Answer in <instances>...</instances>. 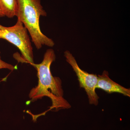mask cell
I'll list each match as a JSON object with an SVG mask.
<instances>
[{"mask_svg":"<svg viewBox=\"0 0 130 130\" xmlns=\"http://www.w3.org/2000/svg\"><path fill=\"white\" fill-rule=\"evenodd\" d=\"M55 59L54 51L52 49H49L44 54L41 63L30 64L36 69L38 80V85L31 89L29 96L30 102L42 99L44 96L49 98L52 105L49 110L55 109L57 111L68 109L71 107V106L63 98L64 91L61 80L60 78L53 76L51 74L50 67Z\"/></svg>","mask_w":130,"mask_h":130,"instance_id":"6da1fadb","label":"cell"},{"mask_svg":"<svg viewBox=\"0 0 130 130\" xmlns=\"http://www.w3.org/2000/svg\"><path fill=\"white\" fill-rule=\"evenodd\" d=\"M17 1L18 20L27 29L37 49H40L43 45L54 46V42L53 40L46 36L40 29V16H47L41 0H17Z\"/></svg>","mask_w":130,"mask_h":130,"instance_id":"7a4b0ae2","label":"cell"},{"mask_svg":"<svg viewBox=\"0 0 130 130\" xmlns=\"http://www.w3.org/2000/svg\"><path fill=\"white\" fill-rule=\"evenodd\" d=\"M28 31L19 20L15 25L11 27L3 26L0 30V39L7 40L14 44L20 50L21 58H15L19 62L34 63L33 48Z\"/></svg>","mask_w":130,"mask_h":130,"instance_id":"3957f363","label":"cell"},{"mask_svg":"<svg viewBox=\"0 0 130 130\" xmlns=\"http://www.w3.org/2000/svg\"><path fill=\"white\" fill-rule=\"evenodd\" d=\"M64 56L67 61L71 66L76 73L79 81V86L81 88H83L86 91L90 104L97 106L99 98L95 92L98 76L96 74H89L81 70L75 58L70 51H65Z\"/></svg>","mask_w":130,"mask_h":130,"instance_id":"277c9868","label":"cell"},{"mask_svg":"<svg viewBox=\"0 0 130 130\" xmlns=\"http://www.w3.org/2000/svg\"><path fill=\"white\" fill-rule=\"evenodd\" d=\"M96 88L102 89L108 93H117L130 97V90L115 83L109 77L108 72L105 71L102 75L98 76Z\"/></svg>","mask_w":130,"mask_h":130,"instance_id":"5b68a950","label":"cell"},{"mask_svg":"<svg viewBox=\"0 0 130 130\" xmlns=\"http://www.w3.org/2000/svg\"><path fill=\"white\" fill-rule=\"evenodd\" d=\"M17 0H0V10L5 16L9 18L17 15Z\"/></svg>","mask_w":130,"mask_h":130,"instance_id":"8992f818","label":"cell"},{"mask_svg":"<svg viewBox=\"0 0 130 130\" xmlns=\"http://www.w3.org/2000/svg\"><path fill=\"white\" fill-rule=\"evenodd\" d=\"M1 52L0 51V70L2 69H7L8 70L13 71L17 69L16 67L14 66L11 64L6 63L3 61L1 59ZM2 81L0 79V83Z\"/></svg>","mask_w":130,"mask_h":130,"instance_id":"52a82bcc","label":"cell"},{"mask_svg":"<svg viewBox=\"0 0 130 130\" xmlns=\"http://www.w3.org/2000/svg\"><path fill=\"white\" fill-rule=\"evenodd\" d=\"M5 17V16L3 15V14L2 12L0 10V17Z\"/></svg>","mask_w":130,"mask_h":130,"instance_id":"ba28073f","label":"cell"},{"mask_svg":"<svg viewBox=\"0 0 130 130\" xmlns=\"http://www.w3.org/2000/svg\"><path fill=\"white\" fill-rule=\"evenodd\" d=\"M3 26L1 25V24H0V30H1V29H2V28H3Z\"/></svg>","mask_w":130,"mask_h":130,"instance_id":"9c48e42d","label":"cell"}]
</instances>
